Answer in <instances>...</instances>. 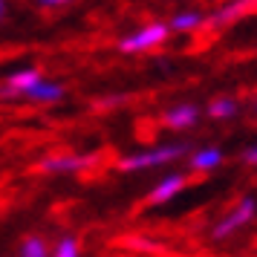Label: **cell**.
Segmentation results:
<instances>
[{"mask_svg":"<svg viewBox=\"0 0 257 257\" xmlns=\"http://www.w3.org/2000/svg\"><path fill=\"white\" fill-rule=\"evenodd\" d=\"M185 153H188V145H156L151 151H139V153H130V156H121L116 168L124 171V174L151 171V168H162V165H171L176 159H182Z\"/></svg>","mask_w":257,"mask_h":257,"instance_id":"obj_1","label":"cell"},{"mask_svg":"<svg viewBox=\"0 0 257 257\" xmlns=\"http://www.w3.org/2000/svg\"><path fill=\"white\" fill-rule=\"evenodd\" d=\"M168 35H171V26L156 21V24H148V26H142V29H136L133 35L121 38L118 41V52H127V55H133V52H148V49L162 47L165 41H168Z\"/></svg>","mask_w":257,"mask_h":257,"instance_id":"obj_2","label":"cell"},{"mask_svg":"<svg viewBox=\"0 0 257 257\" xmlns=\"http://www.w3.org/2000/svg\"><path fill=\"white\" fill-rule=\"evenodd\" d=\"M254 217H257V199L254 197H243L220 222H217V225H214V228H211V237H214V240H225V237L237 234L240 228H245Z\"/></svg>","mask_w":257,"mask_h":257,"instance_id":"obj_3","label":"cell"},{"mask_svg":"<svg viewBox=\"0 0 257 257\" xmlns=\"http://www.w3.org/2000/svg\"><path fill=\"white\" fill-rule=\"evenodd\" d=\"M98 162L95 153H87V156H78V153H52L47 159L38 162V171L41 174H78V171H87Z\"/></svg>","mask_w":257,"mask_h":257,"instance_id":"obj_4","label":"cell"},{"mask_svg":"<svg viewBox=\"0 0 257 257\" xmlns=\"http://www.w3.org/2000/svg\"><path fill=\"white\" fill-rule=\"evenodd\" d=\"M257 12V0H228V3H222L217 12L208 18L211 29H222V26L234 24V21H240V18H245V15H254Z\"/></svg>","mask_w":257,"mask_h":257,"instance_id":"obj_5","label":"cell"},{"mask_svg":"<svg viewBox=\"0 0 257 257\" xmlns=\"http://www.w3.org/2000/svg\"><path fill=\"white\" fill-rule=\"evenodd\" d=\"M199 121V107L197 104H174L171 110H165L162 124L168 130H188Z\"/></svg>","mask_w":257,"mask_h":257,"instance_id":"obj_6","label":"cell"},{"mask_svg":"<svg viewBox=\"0 0 257 257\" xmlns=\"http://www.w3.org/2000/svg\"><path fill=\"white\" fill-rule=\"evenodd\" d=\"M185 176L182 174H168L165 179L156 182V188L151 191V197H148V205H165V202H171V199L185 188Z\"/></svg>","mask_w":257,"mask_h":257,"instance_id":"obj_7","label":"cell"},{"mask_svg":"<svg viewBox=\"0 0 257 257\" xmlns=\"http://www.w3.org/2000/svg\"><path fill=\"white\" fill-rule=\"evenodd\" d=\"M41 70L29 67V70H18L6 78V87H3V95H26L35 84H41Z\"/></svg>","mask_w":257,"mask_h":257,"instance_id":"obj_8","label":"cell"},{"mask_svg":"<svg viewBox=\"0 0 257 257\" xmlns=\"http://www.w3.org/2000/svg\"><path fill=\"white\" fill-rule=\"evenodd\" d=\"M222 148H217V145H208V148H199L194 156H191V171H197V174H211V171H217L222 165Z\"/></svg>","mask_w":257,"mask_h":257,"instance_id":"obj_9","label":"cell"},{"mask_svg":"<svg viewBox=\"0 0 257 257\" xmlns=\"http://www.w3.org/2000/svg\"><path fill=\"white\" fill-rule=\"evenodd\" d=\"M208 24V18L199 12V9H188V12H176L168 26H171V32H197L202 26Z\"/></svg>","mask_w":257,"mask_h":257,"instance_id":"obj_10","label":"cell"},{"mask_svg":"<svg viewBox=\"0 0 257 257\" xmlns=\"http://www.w3.org/2000/svg\"><path fill=\"white\" fill-rule=\"evenodd\" d=\"M29 101H35V104H55L64 98V84H55V81H41L35 84L29 93H26Z\"/></svg>","mask_w":257,"mask_h":257,"instance_id":"obj_11","label":"cell"},{"mask_svg":"<svg viewBox=\"0 0 257 257\" xmlns=\"http://www.w3.org/2000/svg\"><path fill=\"white\" fill-rule=\"evenodd\" d=\"M237 101H234L231 95H217V98H211L208 107H205V116L208 118H231L237 116Z\"/></svg>","mask_w":257,"mask_h":257,"instance_id":"obj_12","label":"cell"},{"mask_svg":"<svg viewBox=\"0 0 257 257\" xmlns=\"http://www.w3.org/2000/svg\"><path fill=\"white\" fill-rule=\"evenodd\" d=\"M21 257H49L47 240H44V237H38V234L24 237V243H21Z\"/></svg>","mask_w":257,"mask_h":257,"instance_id":"obj_13","label":"cell"},{"mask_svg":"<svg viewBox=\"0 0 257 257\" xmlns=\"http://www.w3.org/2000/svg\"><path fill=\"white\" fill-rule=\"evenodd\" d=\"M78 254H81V248H78L75 237H61L55 251H52V257H78Z\"/></svg>","mask_w":257,"mask_h":257,"instance_id":"obj_14","label":"cell"},{"mask_svg":"<svg viewBox=\"0 0 257 257\" xmlns=\"http://www.w3.org/2000/svg\"><path fill=\"white\" fill-rule=\"evenodd\" d=\"M127 245H133V248H142V251H159V243H153V240H145V237H139V234L127 237Z\"/></svg>","mask_w":257,"mask_h":257,"instance_id":"obj_15","label":"cell"},{"mask_svg":"<svg viewBox=\"0 0 257 257\" xmlns=\"http://www.w3.org/2000/svg\"><path fill=\"white\" fill-rule=\"evenodd\" d=\"M243 162L251 165V168H257V145H251V148H245L243 151Z\"/></svg>","mask_w":257,"mask_h":257,"instance_id":"obj_16","label":"cell"},{"mask_svg":"<svg viewBox=\"0 0 257 257\" xmlns=\"http://www.w3.org/2000/svg\"><path fill=\"white\" fill-rule=\"evenodd\" d=\"M44 9H58V6H67V3H72V0H38Z\"/></svg>","mask_w":257,"mask_h":257,"instance_id":"obj_17","label":"cell"},{"mask_svg":"<svg viewBox=\"0 0 257 257\" xmlns=\"http://www.w3.org/2000/svg\"><path fill=\"white\" fill-rule=\"evenodd\" d=\"M121 101H124V95H110L107 101H98L95 107H116V104H121Z\"/></svg>","mask_w":257,"mask_h":257,"instance_id":"obj_18","label":"cell"},{"mask_svg":"<svg viewBox=\"0 0 257 257\" xmlns=\"http://www.w3.org/2000/svg\"><path fill=\"white\" fill-rule=\"evenodd\" d=\"M0 18H3V0H0Z\"/></svg>","mask_w":257,"mask_h":257,"instance_id":"obj_19","label":"cell"},{"mask_svg":"<svg viewBox=\"0 0 257 257\" xmlns=\"http://www.w3.org/2000/svg\"><path fill=\"white\" fill-rule=\"evenodd\" d=\"M0 98H3V87H0Z\"/></svg>","mask_w":257,"mask_h":257,"instance_id":"obj_20","label":"cell"},{"mask_svg":"<svg viewBox=\"0 0 257 257\" xmlns=\"http://www.w3.org/2000/svg\"><path fill=\"white\" fill-rule=\"evenodd\" d=\"M254 113H257V101H254Z\"/></svg>","mask_w":257,"mask_h":257,"instance_id":"obj_21","label":"cell"}]
</instances>
